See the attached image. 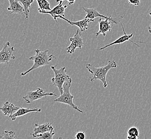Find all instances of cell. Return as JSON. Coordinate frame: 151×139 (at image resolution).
<instances>
[{"mask_svg": "<svg viewBox=\"0 0 151 139\" xmlns=\"http://www.w3.org/2000/svg\"><path fill=\"white\" fill-rule=\"evenodd\" d=\"M86 67L88 72L93 75V77L91 78L90 81L92 82L96 80H99L102 82L104 88H106L108 86L106 80L108 72L111 69L116 68L117 64L115 61L112 60L109 61L108 64L105 67H96L92 64H87L86 65Z\"/></svg>", "mask_w": 151, "mask_h": 139, "instance_id": "6da1fadb", "label": "cell"}, {"mask_svg": "<svg viewBox=\"0 0 151 139\" xmlns=\"http://www.w3.org/2000/svg\"><path fill=\"white\" fill-rule=\"evenodd\" d=\"M48 50L41 51L39 49L35 50V55L29 58V60L34 61L33 65L29 69L26 71L25 72L21 73L22 76H25L29 73L35 69H37L41 67L48 65L50 63V62L55 58L54 55H48Z\"/></svg>", "mask_w": 151, "mask_h": 139, "instance_id": "7a4b0ae2", "label": "cell"}, {"mask_svg": "<svg viewBox=\"0 0 151 139\" xmlns=\"http://www.w3.org/2000/svg\"><path fill=\"white\" fill-rule=\"evenodd\" d=\"M72 82H73V79L71 78L69 80L66 81L64 83L63 86V92L61 94V95L59 96L57 99H56L54 102L69 105L70 107H73V109L78 111L79 112L84 113V111L81 110L73 103L74 96L71 94L70 91V87L71 86Z\"/></svg>", "mask_w": 151, "mask_h": 139, "instance_id": "3957f363", "label": "cell"}, {"mask_svg": "<svg viewBox=\"0 0 151 139\" xmlns=\"http://www.w3.org/2000/svg\"><path fill=\"white\" fill-rule=\"evenodd\" d=\"M51 69L54 73L55 76L51 79L52 85L57 87L60 93L62 94L63 90V86L66 81L71 79L70 76L67 73L65 67H62L60 69H58L56 66H52Z\"/></svg>", "mask_w": 151, "mask_h": 139, "instance_id": "277c9868", "label": "cell"}, {"mask_svg": "<svg viewBox=\"0 0 151 139\" xmlns=\"http://www.w3.org/2000/svg\"><path fill=\"white\" fill-rule=\"evenodd\" d=\"M47 96H58L54 93H49L45 92L44 90L40 88H38L35 91H29L27 93L26 96H24L23 99L26 103L29 104L33 102L37 101L44 97Z\"/></svg>", "mask_w": 151, "mask_h": 139, "instance_id": "5b68a950", "label": "cell"}, {"mask_svg": "<svg viewBox=\"0 0 151 139\" xmlns=\"http://www.w3.org/2000/svg\"><path fill=\"white\" fill-rule=\"evenodd\" d=\"M14 47L12 46L10 42L7 41L0 52V63L8 64L11 60L15 59L16 56L14 54Z\"/></svg>", "mask_w": 151, "mask_h": 139, "instance_id": "8992f818", "label": "cell"}, {"mask_svg": "<svg viewBox=\"0 0 151 139\" xmlns=\"http://www.w3.org/2000/svg\"><path fill=\"white\" fill-rule=\"evenodd\" d=\"M81 31L80 29H78L76 31L74 36L70 38L71 44L66 48L67 53L69 54H73L75 52L77 48L81 49V48L84 46L83 40L82 38Z\"/></svg>", "mask_w": 151, "mask_h": 139, "instance_id": "52a82bcc", "label": "cell"}, {"mask_svg": "<svg viewBox=\"0 0 151 139\" xmlns=\"http://www.w3.org/2000/svg\"><path fill=\"white\" fill-rule=\"evenodd\" d=\"M68 5H64V1H60L58 6H55L50 11H44L41 14H49L50 15L56 23H58V19L60 16L65 17V10L68 7Z\"/></svg>", "mask_w": 151, "mask_h": 139, "instance_id": "ba28073f", "label": "cell"}, {"mask_svg": "<svg viewBox=\"0 0 151 139\" xmlns=\"http://www.w3.org/2000/svg\"><path fill=\"white\" fill-rule=\"evenodd\" d=\"M120 23H121V26H122V29H123V32H124V35H122L121 37H120L118 38L117 40L114 41H113V42H111V44H108L107 45H106L105 47H102V48H100V49H96V50H97V51L102 50L106 49L107 48L111 46H113V45H116V44H123L124 42H127V41H130L132 43H133V44H134L135 45H136L137 46L139 47V44H138L136 43L135 42L131 40V38H132L133 36H134V33H131V34H127L125 33V30H124V27L123 26V25H122V24L121 23V21H120Z\"/></svg>", "mask_w": 151, "mask_h": 139, "instance_id": "9c48e42d", "label": "cell"}, {"mask_svg": "<svg viewBox=\"0 0 151 139\" xmlns=\"http://www.w3.org/2000/svg\"><path fill=\"white\" fill-rule=\"evenodd\" d=\"M58 18H61L63 20L66 21L68 23L70 24L71 25H74V26H77L78 27L81 32H84L86 31L88 29V24L90 22H94V20H92L89 18H85L84 19L81 20H79L77 21H73L70 19H67L65 17L63 16H60Z\"/></svg>", "mask_w": 151, "mask_h": 139, "instance_id": "30bf717a", "label": "cell"}, {"mask_svg": "<svg viewBox=\"0 0 151 139\" xmlns=\"http://www.w3.org/2000/svg\"><path fill=\"white\" fill-rule=\"evenodd\" d=\"M83 9H84L85 11L86 12V15L85 16V18H89V19H91L93 20H95L96 18H106V19H110L111 21H112L115 24H117V22L116 21V20H115L114 18H113L111 16L107 17V16H106L105 15H102L97 11V10L96 8H87L83 7Z\"/></svg>", "mask_w": 151, "mask_h": 139, "instance_id": "8fae6325", "label": "cell"}, {"mask_svg": "<svg viewBox=\"0 0 151 139\" xmlns=\"http://www.w3.org/2000/svg\"><path fill=\"white\" fill-rule=\"evenodd\" d=\"M109 21L111 20L109 19H102L101 18H99V30L98 32L96 33V37H98L101 34L103 35L104 37H106L108 32L111 31L112 27Z\"/></svg>", "mask_w": 151, "mask_h": 139, "instance_id": "7c38bea8", "label": "cell"}, {"mask_svg": "<svg viewBox=\"0 0 151 139\" xmlns=\"http://www.w3.org/2000/svg\"><path fill=\"white\" fill-rule=\"evenodd\" d=\"M9 6L8 8V10L11 11L10 14H14L18 15H25L24 8L23 5L20 4L19 0H8Z\"/></svg>", "mask_w": 151, "mask_h": 139, "instance_id": "4fadbf2b", "label": "cell"}, {"mask_svg": "<svg viewBox=\"0 0 151 139\" xmlns=\"http://www.w3.org/2000/svg\"><path fill=\"white\" fill-rule=\"evenodd\" d=\"M41 111V109L38 107H21L18 109V110L12 115L11 116H9V118L12 119V120H15L18 117L23 116L25 115L27 113H30V112H40Z\"/></svg>", "mask_w": 151, "mask_h": 139, "instance_id": "5bb4252c", "label": "cell"}, {"mask_svg": "<svg viewBox=\"0 0 151 139\" xmlns=\"http://www.w3.org/2000/svg\"><path fill=\"white\" fill-rule=\"evenodd\" d=\"M35 128H34L33 133L31 134L32 136L35 138L36 135L40 134H43L47 132H53L54 127L52 126V124L50 123H48L44 124H35Z\"/></svg>", "mask_w": 151, "mask_h": 139, "instance_id": "9a60e30c", "label": "cell"}, {"mask_svg": "<svg viewBox=\"0 0 151 139\" xmlns=\"http://www.w3.org/2000/svg\"><path fill=\"white\" fill-rule=\"evenodd\" d=\"M19 108V107L16 106L15 104L10 103L9 101H6L3 104L0 109L4 115L10 116L15 113Z\"/></svg>", "mask_w": 151, "mask_h": 139, "instance_id": "2e32d148", "label": "cell"}, {"mask_svg": "<svg viewBox=\"0 0 151 139\" xmlns=\"http://www.w3.org/2000/svg\"><path fill=\"white\" fill-rule=\"evenodd\" d=\"M38 6V11L39 13L44 11H50V4L48 1L47 0H37Z\"/></svg>", "mask_w": 151, "mask_h": 139, "instance_id": "e0dca14e", "label": "cell"}, {"mask_svg": "<svg viewBox=\"0 0 151 139\" xmlns=\"http://www.w3.org/2000/svg\"><path fill=\"white\" fill-rule=\"evenodd\" d=\"M24 8L25 19H28L29 17V8L35 0H19Z\"/></svg>", "mask_w": 151, "mask_h": 139, "instance_id": "ac0fdd59", "label": "cell"}, {"mask_svg": "<svg viewBox=\"0 0 151 139\" xmlns=\"http://www.w3.org/2000/svg\"><path fill=\"white\" fill-rule=\"evenodd\" d=\"M128 135L127 139H137L139 136V131L136 127H132L128 130Z\"/></svg>", "mask_w": 151, "mask_h": 139, "instance_id": "d6986e66", "label": "cell"}, {"mask_svg": "<svg viewBox=\"0 0 151 139\" xmlns=\"http://www.w3.org/2000/svg\"><path fill=\"white\" fill-rule=\"evenodd\" d=\"M1 139H17L18 136L14 131L12 130H4L1 134Z\"/></svg>", "mask_w": 151, "mask_h": 139, "instance_id": "ffe728a7", "label": "cell"}, {"mask_svg": "<svg viewBox=\"0 0 151 139\" xmlns=\"http://www.w3.org/2000/svg\"><path fill=\"white\" fill-rule=\"evenodd\" d=\"M55 135V132H47L43 134H38L35 138L39 139H52L53 136Z\"/></svg>", "mask_w": 151, "mask_h": 139, "instance_id": "44dd1931", "label": "cell"}, {"mask_svg": "<svg viewBox=\"0 0 151 139\" xmlns=\"http://www.w3.org/2000/svg\"><path fill=\"white\" fill-rule=\"evenodd\" d=\"M86 137V134L84 132H79L77 133L76 134L75 139H85Z\"/></svg>", "mask_w": 151, "mask_h": 139, "instance_id": "7402d4cb", "label": "cell"}, {"mask_svg": "<svg viewBox=\"0 0 151 139\" xmlns=\"http://www.w3.org/2000/svg\"><path fill=\"white\" fill-rule=\"evenodd\" d=\"M128 2L130 4L134 6H139L140 4V0H128Z\"/></svg>", "mask_w": 151, "mask_h": 139, "instance_id": "603a6c76", "label": "cell"}, {"mask_svg": "<svg viewBox=\"0 0 151 139\" xmlns=\"http://www.w3.org/2000/svg\"><path fill=\"white\" fill-rule=\"evenodd\" d=\"M67 1L69 3V5H70V6L73 5L76 1V0H56V2H60V1Z\"/></svg>", "mask_w": 151, "mask_h": 139, "instance_id": "cb8c5ba5", "label": "cell"}, {"mask_svg": "<svg viewBox=\"0 0 151 139\" xmlns=\"http://www.w3.org/2000/svg\"><path fill=\"white\" fill-rule=\"evenodd\" d=\"M148 30L149 33L151 34V23L150 24V25L148 27Z\"/></svg>", "mask_w": 151, "mask_h": 139, "instance_id": "d4e9b609", "label": "cell"}, {"mask_svg": "<svg viewBox=\"0 0 151 139\" xmlns=\"http://www.w3.org/2000/svg\"><path fill=\"white\" fill-rule=\"evenodd\" d=\"M149 15H150V16L151 17V11H150V12H149Z\"/></svg>", "mask_w": 151, "mask_h": 139, "instance_id": "484cf974", "label": "cell"}]
</instances>
